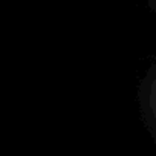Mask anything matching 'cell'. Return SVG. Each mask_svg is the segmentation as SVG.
<instances>
[{
  "label": "cell",
  "mask_w": 156,
  "mask_h": 156,
  "mask_svg": "<svg viewBox=\"0 0 156 156\" xmlns=\"http://www.w3.org/2000/svg\"><path fill=\"white\" fill-rule=\"evenodd\" d=\"M145 106L148 110V115L153 121L154 130H156V72L151 76V80L148 81L147 92H145Z\"/></svg>",
  "instance_id": "1"
}]
</instances>
